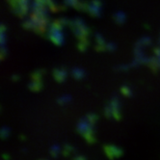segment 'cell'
I'll return each mask as SVG.
<instances>
[{"instance_id": "obj_1", "label": "cell", "mask_w": 160, "mask_h": 160, "mask_svg": "<svg viewBox=\"0 0 160 160\" xmlns=\"http://www.w3.org/2000/svg\"><path fill=\"white\" fill-rule=\"evenodd\" d=\"M77 132L83 137V139L89 144V145H93L96 143L97 138L95 135V131H94V125L91 124L86 118L85 119H81L79 121V122L77 123Z\"/></svg>"}, {"instance_id": "obj_2", "label": "cell", "mask_w": 160, "mask_h": 160, "mask_svg": "<svg viewBox=\"0 0 160 160\" xmlns=\"http://www.w3.org/2000/svg\"><path fill=\"white\" fill-rule=\"evenodd\" d=\"M103 152L109 160H115V159L120 158L123 155L122 148L119 146L112 145V144L104 145L103 146Z\"/></svg>"}, {"instance_id": "obj_3", "label": "cell", "mask_w": 160, "mask_h": 160, "mask_svg": "<svg viewBox=\"0 0 160 160\" xmlns=\"http://www.w3.org/2000/svg\"><path fill=\"white\" fill-rule=\"evenodd\" d=\"M109 108L111 111V116L115 119L116 121H120L122 119V114H121V105H120V100L118 98H113L110 100Z\"/></svg>"}, {"instance_id": "obj_4", "label": "cell", "mask_w": 160, "mask_h": 160, "mask_svg": "<svg viewBox=\"0 0 160 160\" xmlns=\"http://www.w3.org/2000/svg\"><path fill=\"white\" fill-rule=\"evenodd\" d=\"M75 152H76L75 148H74L72 145L68 144V143L64 144V146H63V148H62V152H61V153H62V155H63L64 157L68 158V157L72 156V154H74Z\"/></svg>"}, {"instance_id": "obj_5", "label": "cell", "mask_w": 160, "mask_h": 160, "mask_svg": "<svg viewBox=\"0 0 160 160\" xmlns=\"http://www.w3.org/2000/svg\"><path fill=\"white\" fill-rule=\"evenodd\" d=\"M61 152H62V150H61L60 146L58 144H53L49 148V155L55 159L60 155Z\"/></svg>"}, {"instance_id": "obj_6", "label": "cell", "mask_w": 160, "mask_h": 160, "mask_svg": "<svg viewBox=\"0 0 160 160\" xmlns=\"http://www.w3.org/2000/svg\"><path fill=\"white\" fill-rule=\"evenodd\" d=\"M86 120L91 124L95 125L97 123L98 120V116L97 115V114H95V113H89V114H87V115H86Z\"/></svg>"}, {"instance_id": "obj_7", "label": "cell", "mask_w": 160, "mask_h": 160, "mask_svg": "<svg viewBox=\"0 0 160 160\" xmlns=\"http://www.w3.org/2000/svg\"><path fill=\"white\" fill-rule=\"evenodd\" d=\"M10 136V128L7 127H3L0 131V137H1L2 140H6L8 137Z\"/></svg>"}, {"instance_id": "obj_8", "label": "cell", "mask_w": 160, "mask_h": 160, "mask_svg": "<svg viewBox=\"0 0 160 160\" xmlns=\"http://www.w3.org/2000/svg\"><path fill=\"white\" fill-rule=\"evenodd\" d=\"M71 100V98L68 97V96H65V97H62V98H60L58 100H57V102H58L59 104H66L67 102H68Z\"/></svg>"}, {"instance_id": "obj_9", "label": "cell", "mask_w": 160, "mask_h": 160, "mask_svg": "<svg viewBox=\"0 0 160 160\" xmlns=\"http://www.w3.org/2000/svg\"><path fill=\"white\" fill-rule=\"evenodd\" d=\"M72 160H87V158L82 154H75L72 157Z\"/></svg>"}, {"instance_id": "obj_10", "label": "cell", "mask_w": 160, "mask_h": 160, "mask_svg": "<svg viewBox=\"0 0 160 160\" xmlns=\"http://www.w3.org/2000/svg\"><path fill=\"white\" fill-rule=\"evenodd\" d=\"M128 88H127V87H123L122 89V94H124L125 96H130L131 95V93L130 92H128Z\"/></svg>"}, {"instance_id": "obj_11", "label": "cell", "mask_w": 160, "mask_h": 160, "mask_svg": "<svg viewBox=\"0 0 160 160\" xmlns=\"http://www.w3.org/2000/svg\"><path fill=\"white\" fill-rule=\"evenodd\" d=\"M2 158H3L4 160H10V155H9L8 153L4 152V153L2 154Z\"/></svg>"}, {"instance_id": "obj_12", "label": "cell", "mask_w": 160, "mask_h": 160, "mask_svg": "<svg viewBox=\"0 0 160 160\" xmlns=\"http://www.w3.org/2000/svg\"><path fill=\"white\" fill-rule=\"evenodd\" d=\"M19 139H20L21 141H25V140H26V137H25L23 134H20V135H19Z\"/></svg>"}, {"instance_id": "obj_13", "label": "cell", "mask_w": 160, "mask_h": 160, "mask_svg": "<svg viewBox=\"0 0 160 160\" xmlns=\"http://www.w3.org/2000/svg\"><path fill=\"white\" fill-rule=\"evenodd\" d=\"M39 160H48V159H39Z\"/></svg>"}]
</instances>
